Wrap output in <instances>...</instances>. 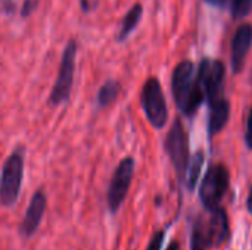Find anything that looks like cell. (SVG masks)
Wrapping results in <instances>:
<instances>
[{
    "mask_svg": "<svg viewBox=\"0 0 252 250\" xmlns=\"http://www.w3.org/2000/svg\"><path fill=\"white\" fill-rule=\"evenodd\" d=\"M120 83L115 80H108L99 90L97 93V105L100 108H106L109 106L112 102H115V99L118 97L120 93Z\"/></svg>",
    "mask_w": 252,
    "mask_h": 250,
    "instance_id": "2e32d148",
    "label": "cell"
},
{
    "mask_svg": "<svg viewBox=\"0 0 252 250\" xmlns=\"http://www.w3.org/2000/svg\"><path fill=\"white\" fill-rule=\"evenodd\" d=\"M204 161H205L204 159V153L201 150L196 152L189 159V164H188V168H186V174H185V180H183L189 192H193L195 187H196L199 174H201L202 167H204Z\"/></svg>",
    "mask_w": 252,
    "mask_h": 250,
    "instance_id": "5bb4252c",
    "label": "cell"
},
{
    "mask_svg": "<svg viewBox=\"0 0 252 250\" xmlns=\"http://www.w3.org/2000/svg\"><path fill=\"white\" fill-rule=\"evenodd\" d=\"M247 208H248V212L252 215V189H251V192H250L248 200H247Z\"/></svg>",
    "mask_w": 252,
    "mask_h": 250,
    "instance_id": "cb8c5ba5",
    "label": "cell"
},
{
    "mask_svg": "<svg viewBox=\"0 0 252 250\" xmlns=\"http://www.w3.org/2000/svg\"><path fill=\"white\" fill-rule=\"evenodd\" d=\"M24 177V155L21 150H15L4 161L0 174V203L6 208H12L21 192Z\"/></svg>",
    "mask_w": 252,
    "mask_h": 250,
    "instance_id": "7a4b0ae2",
    "label": "cell"
},
{
    "mask_svg": "<svg viewBox=\"0 0 252 250\" xmlns=\"http://www.w3.org/2000/svg\"><path fill=\"white\" fill-rule=\"evenodd\" d=\"M208 4H211V6H214V7H223L226 3H227V0H205Z\"/></svg>",
    "mask_w": 252,
    "mask_h": 250,
    "instance_id": "603a6c76",
    "label": "cell"
},
{
    "mask_svg": "<svg viewBox=\"0 0 252 250\" xmlns=\"http://www.w3.org/2000/svg\"><path fill=\"white\" fill-rule=\"evenodd\" d=\"M164 236H165L164 231H157L154 234V237L151 239V242H149L146 250H161L162 243H164Z\"/></svg>",
    "mask_w": 252,
    "mask_h": 250,
    "instance_id": "ac0fdd59",
    "label": "cell"
},
{
    "mask_svg": "<svg viewBox=\"0 0 252 250\" xmlns=\"http://www.w3.org/2000/svg\"><path fill=\"white\" fill-rule=\"evenodd\" d=\"M47 206V199L43 192H35L30 200V205L25 211V215L19 225V234L22 237H31L37 230L44 217V211Z\"/></svg>",
    "mask_w": 252,
    "mask_h": 250,
    "instance_id": "9c48e42d",
    "label": "cell"
},
{
    "mask_svg": "<svg viewBox=\"0 0 252 250\" xmlns=\"http://www.w3.org/2000/svg\"><path fill=\"white\" fill-rule=\"evenodd\" d=\"M224 75L226 66L221 60L210 57L201 60L196 71V81L208 103L224 97Z\"/></svg>",
    "mask_w": 252,
    "mask_h": 250,
    "instance_id": "277c9868",
    "label": "cell"
},
{
    "mask_svg": "<svg viewBox=\"0 0 252 250\" xmlns=\"http://www.w3.org/2000/svg\"><path fill=\"white\" fill-rule=\"evenodd\" d=\"M252 46V25L245 22L238 27L232 38V69L235 74H239L244 69L245 59Z\"/></svg>",
    "mask_w": 252,
    "mask_h": 250,
    "instance_id": "30bf717a",
    "label": "cell"
},
{
    "mask_svg": "<svg viewBox=\"0 0 252 250\" xmlns=\"http://www.w3.org/2000/svg\"><path fill=\"white\" fill-rule=\"evenodd\" d=\"M208 106V134L210 137H213L226 127L230 116V103L226 97H221L214 102H210Z\"/></svg>",
    "mask_w": 252,
    "mask_h": 250,
    "instance_id": "7c38bea8",
    "label": "cell"
},
{
    "mask_svg": "<svg viewBox=\"0 0 252 250\" xmlns=\"http://www.w3.org/2000/svg\"><path fill=\"white\" fill-rule=\"evenodd\" d=\"M171 90L177 108L186 115L192 116L205 102L204 91L196 81V69L193 62L182 60L173 71Z\"/></svg>",
    "mask_w": 252,
    "mask_h": 250,
    "instance_id": "6da1fadb",
    "label": "cell"
},
{
    "mask_svg": "<svg viewBox=\"0 0 252 250\" xmlns=\"http://www.w3.org/2000/svg\"><path fill=\"white\" fill-rule=\"evenodd\" d=\"M252 10V0H232L230 12L235 19H242L248 16Z\"/></svg>",
    "mask_w": 252,
    "mask_h": 250,
    "instance_id": "e0dca14e",
    "label": "cell"
},
{
    "mask_svg": "<svg viewBox=\"0 0 252 250\" xmlns=\"http://www.w3.org/2000/svg\"><path fill=\"white\" fill-rule=\"evenodd\" d=\"M210 239L207 233V224L204 218H198L192 228L190 237V250H207L210 249Z\"/></svg>",
    "mask_w": 252,
    "mask_h": 250,
    "instance_id": "9a60e30c",
    "label": "cell"
},
{
    "mask_svg": "<svg viewBox=\"0 0 252 250\" xmlns=\"http://www.w3.org/2000/svg\"><path fill=\"white\" fill-rule=\"evenodd\" d=\"M75 59H77V43L75 40H69L63 49L61 65L58 71L56 81L50 91V103L61 105L69 99L72 84H74V74H75Z\"/></svg>",
    "mask_w": 252,
    "mask_h": 250,
    "instance_id": "3957f363",
    "label": "cell"
},
{
    "mask_svg": "<svg viewBox=\"0 0 252 250\" xmlns=\"http://www.w3.org/2000/svg\"><path fill=\"white\" fill-rule=\"evenodd\" d=\"M164 146H165V150H167L170 161L174 167V171L179 177V181L182 183L185 180L190 153H189V136H188L180 119H176L173 122L171 130L168 131V134L165 137Z\"/></svg>",
    "mask_w": 252,
    "mask_h": 250,
    "instance_id": "52a82bcc",
    "label": "cell"
},
{
    "mask_svg": "<svg viewBox=\"0 0 252 250\" xmlns=\"http://www.w3.org/2000/svg\"><path fill=\"white\" fill-rule=\"evenodd\" d=\"M245 141L247 146L252 150V108L248 115V122H247V133H245Z\"/></svg>",
    "mask_w": 252,
    "mask_h": 250,
    "instance_id": "ffe728a7",
    "label": "cell"
},
{
    "mask_svg": "<svg viewBox=\"0 0 252 250\" xmlns=\"http://www.w3.org/2000/svg\"><path fill=\"white\" fill-rule=\"evenodd\" d=\"M230 183L229 171L224 165H211L201 183L199 199L205 209L213 211L220 206Z\"/></svg>",
    "mask_w": 252,
    "mask_h": 250,
    "instance_id": "8992f818",
    "label": "cell"
},
{
    "mask_svg": "<svg viewBox=\"0 0 252 250\" xmlns=\"http://www.w3.org/2000/svg\"><path fill=\"white\" fill-rule=\"evenodd\" d=\"M0 6H1V10H4V12H7V13H12V12L15 10V3H13V0H1Z\"/></svg>",
    "mask_w": 252,
    "mask_h": 250,
    "instance_id": "7402d4cb",
    "label": "cell"
},
{
    "mask_svg": "<svg viewBox=\"0 0 252 250\" xmlns=\"http://www.w3.org/2000/svg\"><path fill=\"white\" fill-rule=\"evenodd\" d=\"M167 250H179V243L177 242H171V245L167 248Z\"/></svg>",
    "mask_w": 252,
    "mask_h": 250,
    "instance_id": "d4e9b609",
    "label": "cell"
},
{
    "mask_svg": "<svg viewBox=\"0 0 252 250\" xmlns=\"http://www.w3.org/2000/svg\"><path fill=\"white\" fill-rule=\"evenodd\" d=\"M80 6L83 12H90L96 9V0H80Z\"/></svg>",
    "mask_w": 252,
    "mask_h": 250,
    "instance_id": "44dd1931",
    "label": "cell"
},
{
    "mask_svg": "<svg viewBox=\"0 0 252 250\" xmlns=\"http://www.w3.org/2000/svg\"><path fill=\"white\" fill-rule=\"evenodd\" d=\"M142 15H143V7H142V4L140 3H137V4H134L128 12H127V15L124 16V19H123V24H121V28H120V31H118V35H117V40L118 41H126L128 37H130V34L136 29V27L139 25V22H140V19H142Z\"/></svg>",
    "mask_w": 252,
    "mask_h": 250,
    "instance_id": "4fadbf2b",
    "label": "cell"
},
{
    "mask_svg": "<svg viewBox=\"0 0 252 250\" xmlns=\"http://www.w3.org/2000/svg\"><path fill=\"white\" fill-rule=\"evenodd\" d=\"M133 174H134V159L124 158L115 168L106 193V203L112 214L118 212V209L124 203L128 194V189L131 186Z\"/></svg>",
    "mask_w": 252,
    "mask_h": 250,
    "instance_id": "ba28073f",
    "label": "cell"
},
{
    "mask_svg": "<svg viewBox=\"0 0 252 250\" xmlns=\"http://www.w3.org/2000/svg\"><path fill=\"white\" fill-rule=\"evenodd\" d=\"M205 224H207V233L211 248H220L227 242L230 228H229L227 214L223 208L219 206L213 209L210 218L205 220Z\"/></svg>",
    "mask_w": 252,
    "mask_h": 250,
    "instance_id": "8fae6325",
    "label": "cell"
},
{
    "mask_svg": "<svg viewBox=\"0 0 252 250\" xmlns=\"http://www.w3.org/2000/svg\"><path fill=\"white\" fill-rule=\"evenodd\" d=\"M142 108L151 125L157 130L165 127L168 121V109L161 83L152 77L142 88Z\"/></svg>",
    "mask_w": 252,
    "mask_h": 250,
    "instance_id": "5b68a950",
    "label": "cell"
},
{
    "mask_svg": "<svg viewBox=\"0 0 252 250\" xmlns=\"http://www.w3.org/2000/svg\"><path fill=\"white\" fill-rule=\"evenodd\" d=\"M35 9H37V0H24L22 9H21V16L27 18V16H30Z\"/></svg>",
    "mask_w": 252,
    "mask_h": 250,
    "instance_id": "d6986e66",
    "label": "cell"
}]
</instances>
